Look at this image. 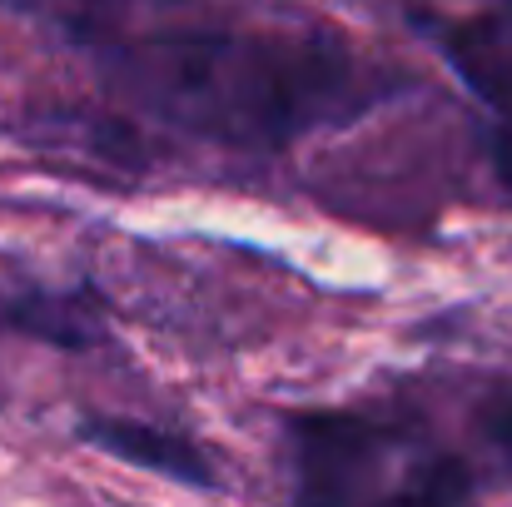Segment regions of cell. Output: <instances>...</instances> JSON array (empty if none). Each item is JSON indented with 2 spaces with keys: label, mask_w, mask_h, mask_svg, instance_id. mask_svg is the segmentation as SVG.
Wrapping results in <instances>:
<instances>
[{
  "label": "cell",
  "mask_w": 512,
  "mask_h": 507,
  "mask_svg": "<svg viewBox=\"0 0 512 507\" xmlns=\"http://www.w3.org/2000/svg\"><path fill=\"white\" fill-rule=\"evenodd\" d=\"M105 75L145 115L229 150H284L393 90L348 45L289 30L155 35L110 50Z\"/></svg>",
  "instance_id": "6da1fadb"
},
{
  "label": "cell",
  "mask_w": 512,
  "mask_h": 507,
  "mask_svg": "<svg viewBox=\"0 0 512 507\" xmlns=\"http://www.w3.org/2000/svg\"><path fill=\"white\" fill-rule=\"evenodd\" d=\"M289 507H478L468 468L423 428L314 408L284 423Z\"/></svg>",
  "instance_id": "7a4b0ae2"
},
{
  "label": "cell",
  "mask_w": 512,
  "mask_h": 507,
  "mask_svg": "<svg viewBox=\"0 0 512 507\" xmlns=\"http://www.w3.org/2000/svg\"><path fill=\"white\" fill-rule=\"evenodd\" d=\"M438 40L458 80L503 120V160L512 169V0H483L443 25Z\"/></svg>",
  "instance_id": "3957f363"
},
{
  "label": "cell",
  "mask_w": 512,
  "mask_h": 507,
  "mask_svg": "<svg viewBox=\"0 0 512 507\" xmlns=\"http://www.w3.org/2000/svg\"><path fill=\"white\" fill-rule=\"evenodd\" d=\"M80 438L130 468H145V473H160L179 488H219V473H214V458L184 438L179 428H160V423H145V418H115V413H90L80 423Z\"/></svg>",
  "instance_id": "277c9868"
},
{
  "label": "cell",
  "mask_w": 512,
  "mask_h": 507,
  "mask_svg": "<svg viewBox=\"0 0 512 507\" xmlns=\"http://www.w3.org/2000/svg\"><path fill=\"white\" fill-rule=\"evenodd\" d=\"M0 329L20 338H40L55 348H95L105 343V299L90 284L50 289V284H10L0 279Z\"/></svg>",
  "instance_id": "5b68a950"
},
{
  "label": "cell",
  "mask_w": 512,
  "mask_h": 507,
  "mask_svg": "<svg viewBox=\"0 0 512 507\" xmlns=\"http://www.w3.org/2000/svg\"><path fill=\"white\" fill-rule=\"evenodd\" d=\"M478 423H483V438L512 463V388H498V393L483 403Z\"/></svg>",
  "instance_id": "8992f818"
}]
</instances>
